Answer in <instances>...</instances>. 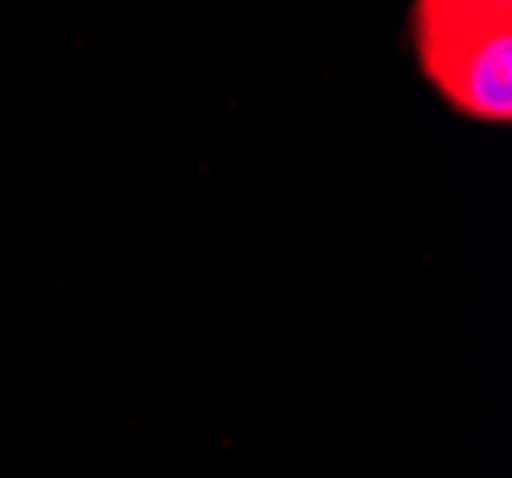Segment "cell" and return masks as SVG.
Listing matches in <instances>:
<instances>
[{"label":"cell","mask_w":512,"mask_h":478,"mask_svg":"<svg viewBox=\"0 0 512 478\" xmlns=\"http://www.w3.org/2000/svg\"><path fill=\"white\" fill-rule=\"evenodd\" d=\"M413 54L451 111L505 127L512 119L509 0H417Z\"/></svg>","instance_id":"6da1fadb"}]
</instances>
